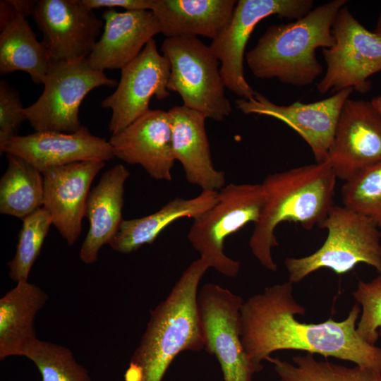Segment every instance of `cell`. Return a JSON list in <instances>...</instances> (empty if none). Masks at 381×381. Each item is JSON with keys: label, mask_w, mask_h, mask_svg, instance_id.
<instances>
[{"label": "cell", "mask_w": 381, "mask_h": 381, "mask_svg": "<svg viewBox=\"0 0 381 381\" xmlns=\"http://www.w3.org/2000/svg\"><path fill=\"white\" fill-rule=\"evenodd\" d=\"M104 30L87 56L95 69H121L133 60L149 40L161 33L159 23L152 11L107 9L102 15Z\"/></svg>", "instance_id": "19"}, {"label": "cell", "mask_w": 381, "mask_h": 381, "mask_svg": "<svg viewBox=\"0 0 381 381\" xmlns=\"http://www.w3.org/2000/svg\"><path fill=\"white\" fill-rule=\"evenodd\" d=\"M293 289L288 281L267 286L241 306V339L257 373L263 368L262 361L279 350L333 357L381 372V348L368 344L356 332L361 313L357 303L341 321L301 322L296 315H304L306 308L296 301Z\"/></svg>", "instance_id": "1"}, {"label": "cell", "mask_w": 381, "mask_h": 381, "mask_svg": "<svg viewBox=\"0 0 381 381\" xmlns=\"http://www.w3.org/2000/svg\"><path fill=\"white\" fill-rule=\"evenodd\" d=\"M319 226L327 231L320 248L309 255L285 260L288 282L297 284L322 268L346 274L359 263L381 274V231L373 220L344 206L334 205Z\"/></svg>", "instance_id": "5"}, {"label": "cell", "mask_w": 381, "mask_h": 381, "mask_svg": "<svg viewBox=\"0 0 381 381\" xmlns=\"http://www.w3.org/2000/svg\"><path fill=\"white\" fill-rule=\"evenodd\" d=\"M161 51L171 64L167 90L177 92L183 106L215 121L231 114L219 61L210 46L197 37H176L165 38Z\"/></svg>", "instance_id": "7"}, {"label": "cell", "mask_w": 381, "mask_h": 381, "mask_svg": "<svg viewBox=\"0 0 381 381\" xmlns=\"http://www.w3.org/2000/svg\"><path fill=\"white\" fill-rule=\"evenodd\" d=\"M332 31L335 43L322 49L327 71L318 90L325 95L351 87L366 93L371 88L368 78L381 71V35L365 28L346 6L337 13Z\"/></svg>", "instance_id": "9"}, {"label": "cell", "mask_w": 381, "mask_h": 381, "mask_svg": "<svg viewBox=\"0 0 381 381\" xmlns=\"http://www.w3.org/2000/svg\"><path fill=\"white\" fill-rule=\"evenodd\" d=\"M23 356L35 364L42 381H91L87 370L66 346L36 338Z\"/></svg>", "instance_id": "28"}, {"label": "cell", "mask_w": 381, "mask_h": 381, "mask_svg": "<svg viewBox=\"0 0 381 381\" xmlns=\"http://www.w3.org/2000/svg\"><path fill=\"white\" fill-rule=\"evenodd\" d=\"M266 360L273 365L279 381H381V372L375 369L320 361L310 353L294 356L292 363L271 356Z\"/></svg>", "instance_id": "27"}, {"label": "cell", "mask_w": 381, "mask_h": 381, "mask_svg": "<svg viewBox=\"0 0 381 381\" xmlns=\"http://www.w3.org/2000/svg\"><path fill=\"white\" fill-rule=\"evenodd\" d=\"M374 31L376 33L381 35V11L380 13V15H379V17H378V19H377V25H376V27H375V29Z\"/></svg>", "instance_id": "37"}, {"label": "cell", "mask_w": 381, "mask_h": 381, "mask_svg": "<svg viewBox=\"0 0 381 381\" xmlns=\"http://www.w3.org/2000/svg\"><path fill=\"white\" fill-rule=\"evenodd\" d=\"M23 109L18 92L6 81L1 80L0 145L19 135V128L27 120Z\"/></svg>", "instance_id": "32"}, {"label": "cell", "mask_w": 381, "mask_h": 381, "mask_svg": "<svg viewBox=\"0 0 381 381\" xmlns=\"http://www.w3.org/2000/svg\"><path fill=\"white\" fill-rule=\"evenodd\" d=\"M209 268L202 258L194 260L166 298L150 310L145 331L125 373L126 381H162L181 352L204 349L197 296Z\"/></svg>", "instance_id": "2"}, {"label": "cell", "mask_w": 381, "mask_h": 381, "mask_svg": "<svg viewBox=\"0 0 381 381\" xmlns=\"http://www.w3.org/2000/svg\"><path fill=\"white\" fill-rule=\"evenodd\" d=\"M341 193L344 207L368 217L381 229V162L344 181Z\"/></svg>", "instance_id": "30"}, {"label": "cell", "mask_w": 381, "mask_h": 381, "mask_svg": "<svg viewBox=\"0 0 381 381\" xmlns=\"http://www.w3.org/2000/svg\"><path fill=\"white\" fill-rule=\"evenodd\" d=\"M171 64L159 54L154 38L141 52L121 69V78L115 91L101 102L111 109L109 130L116 134L147 113L152 97L162 100L170 95L167 84Z\"/></svg>", "instance_id": "12"}, {"label": "cell", "mask_w": 381, "mask_h": 381, "mask_svg": "<svg viewBox=\"0 0 381 381\" xmlns=\"http://www.w3.org/2000/svg\"><path fill=\"white\" fill-rule=\"evenodd\" d=\"M263 203L262 183H230L218 191L211 208L194 219L187 237L210 268L228 277L238 275L241 262L225 254V240L248 224H255Z\"/></svg>", "instance_id": "6"}, {"label": "cell", "mask_w": 381, "mask_h": 381, "mask_svg": "<svg viewBox=\"0 0 381 381\" xmlns=\"http://www.w3.org/2000/svg\"><path fill=\"white\" fill-rule=\"evenodd\" d=\"M352 296L361 306L356 332L364 341L375 345L381 337V274L368 282L360 280Z\"/></svg>", "instance_id": "31"}, {"label": "cell", "mask_w": 381, "mask_h": 381, "mask_svg": "<svg viewBox=\"0 0 381 381\" xmlns=\"http://www.w3.org/2000/svg\"><path fill=\"white\" fill-rule=\"evenodd\" d=\"M0 74L28 73L35 84H43L53 61L39 42L25 16L17 13L0 28Z\"/></svg>", "instance_id": "25"}, {"label": "cell", "mask_w": 381, "mask_h": 381, "mask_svg": "<svg viewBox=\"0 0 381 381\" xmlns=\"http://www.w3.org/2000/svg\"><path fill=\"white\" fill-rule=\"evenodd\" d=\"M218 191L203 190L190 199L175 198L158 211L149 215L123 219L116 234L109 243L115 251L131 253L145 244L152 243L160 233L177 219H195L216 202Z\"/></svg>", "instance_id": "24"}, {"label": "cell", "mask_w": 381, "mask_h": 381, "mask_svg": "<svg viewBox=\"0 0 381 381\" xmlns=\"http://www.w3.org/2000/svg\"><path fill=\"white\" fill-rule=\"evenodd\" d=\"M236 0H154L152 11L166 38L215 39L229 24Z\"/></svg>", "instance_id": "22"}, {"label": "cell", "mask_w": 381, "mask_h": 381, "mask_svg": "<svg viewBox=\"0 0 381 381\" xmlns=\"http://www.w3.org/2000/svg\"><path fill=\"white\" fill-rule=\"evenodd\" d=\"M312 0H238L232 17L210 47L221 64L225 87L241 98L249 99L255 91L245 78V49L256 25L265 18L277 15L288 20L306 16Z\"/></svg>", "instance_id": "10"}, {"label": "cell", "mask_w": 381, "mask_h": 381, "mask_svg": "<svg viewBox=\"0 0 381 381\" xmlns=\"http://www.w3.org/2000/svg\"><path fill=\"white\" fill-rule=\"evenodd\" d=\"M353 90L349 87L318 102L287 106L276 104L255 91L252 98H240L236 105L245 114L265 115L285 123L308 143L316 163H323L328 160L341 109Z\"/></svg>", "instance_id": "13"}, {"label": "cell", "mask_w": 381, "mask_h": 381, "mask_svg": "<svg viewBox=\"0 0 381 381\" xmlns=\"http://www.w3.org/2000/svg\"><path fill=\"white\" fill-rule=\"evenodd\" d=\"M0 152L24 159L42 173L74 162H107L115 157L109 140L93 135L84 126L71 133L35 131L18 135L0 145Z\"/></svg>", "instance_id": "17"}, {"label": "cell", "mask_w": 381, "mask_h": 381, "mask_svg": "<svg viewBox=\"0 0 381 381\" xmlns=\"http://www.w3.org/2000/svg\"><path fill=\"white\" fill-rule=\"evenodd\" d=\"M40 97L24 108L35 131L71 133L81 126L79 108L87 95L100 86L115 87L118 82L93 68L87 58L53 61Z\"/></svg>", "instance_id": "8"}, {"label": "cell", "mask_w": 381, "mask_h": 381, "mask_svg": "<svg viewBox=\"0 0 381 381\" xmlns=\"http://www.w3.org/2000/svg\"><path fill=\"white\" fill-rule=\"evenodd\" d=\"M346 0H334L288 23L270 25L246 54L247 64L258 78H277L294 86L313 83L322 73L315 51L335 43L332 25Z\"/></svg>", "instance_id": "4"}, {"label": "cell", "mask_w": 381, "mask_h": 381, "mask_svg": "<svg viewBox=\"0 0 381 381\" xmlns=\"http://www.w3.org/2000/svg\"><path fill=\"white\" fill-rule=\"evenodd\" d=\"M244 301L229 289L204 284L197 296L204 349L219 361L224 381H252L256 370L241 339V308Z\"/></svg>", "instance_id": "11"}, {"label": "cell", "mask_w": 381, "mask_h": 381, "mask_svg": "<svg viewBox=\"0 0 381 381\" xmlns=\"http://www.w3.org/2000/svg\"><path fill=\"white\" fill-rule=\"evenodd\" d=\"M32 16L53 61L87 57L103 27L102 20L78 0L37 1Z\"/></svg>", "instance_id": "14"}, {"label": "cell", "mask_w": 381, "mask_h": 381, "mask_svg": "<svg viewBox=\"0 0 381 381\" xmlns=\"http://www.w3.org/2000/svg\"><path fill=\"white\" fill-rule=\"evenodd\" d=\"M22 221L16 253L12 260L8 262L9 277L16 283L28 280L52 225V217L43 207Z\"/></svg>", "instance_id": "29"}, {"label": "cell", "mask_w": 381, "mask_h": 381, "mask_svg": "<svg viewBox=\"0 0 381 381\" xmlns=\"http://www.w3.org/2000/svg\"><path fill=\"white\" fill-rule=\"evenodd\" d=\"M48 300L37 285L22 280L0 298V360L23 356L37 338L34 328L37 312Z\"/></svg>", "instance_id": "23"}, {"label": "cell", "mask_w": 381, "mask_h": 381, "mask_svg": "<svg viewBox=\"0 0 381 381\" xmlns=\"http://www.w3.org/2000/svg\"><path fill=\"white\" fill-rule=\"evenodd\" d=\"M115 157L140 165L155 180L171 181L175 159L169 111L150 109L109 140Z\"/></svg>", "instance_id": "18"}, {"label": "cell", "mask_w": 381, "mask_h": 381, "mask_svg": "<svg viewBox=\"0 0 381 381\" xmlns=\"http://www.w3.org/2000/svg\"><path fill=\"white\" fill-rule=\"evenodd\" d=\"M337 176L328 162L268 174L262 183L264 203L249 240L252 254L267 270L277 265L272 250L277 226L294 222L307 230L320 224L334 205Z\"/></svg>", "instance_id": "3"}, {"label": "cell", "mask_w": 381, "mask_h": 381, "mask_svg": "<svg viewBox=\"0 0 381 381\" xmlns=\"http://www.w3.org/2000/svg\"><path fill=\"white\" fill-rule=\"evenodd\" d=\"M6 155L8 167L0 179V213L23 219L43 206V175L24 159Z\"/></svg>", "instance_id": "26"}, {"label": "cell", "mask_w": 381, "mask_h": 381, "mask_svg": "<svg viewBox=\"0 0 381 381\" xmlns=\"http://www.w3.org/2000/svg\"><path fill=\"white\" fill-rule=\"evenodd\" d=\"M327 162L344 181L381 162V114L371 102H345Z\"/></svg>", "instance_id": "15"}, {"label": "cell", "mask_w": 381, "mask_h": 381, "mask_svg": "<svg viewBox=\"0 0 381 381\" xmlns=\"http://www.w3.org/2000/svg\"><path fill=\"white\" fill-rule=\"evenodd\" d=\"M18 13L10 1H0V28L6 25Z\"/></svg>", "instance_id": "34"}, {"label": "cell", "mask_w": 381, "mask_h": 381, "mask_svg": "<svg viewBox=\"0 0 381 381\" xmlns=\"http://www.w3.org/2000/svg\"><path fill=\"white\" fill-rule=\"evenodd\" d=\"M105 162L90 160L49 168L44 178L43 207L68 246L79 238L91 184Z\"/></svg>", "instance_id": "16"}, {"label": "cell", "mask_w": 381, "mask_h": 381, "mask_svg": "<svg viewBox=\"0 0 381 381\" xmlns=\"http://www.w3.org/2000/svg\"><path fill=\"white\" fill-rule=\"evenodd\" d=\"M169 112L173 155L181 164L186 180L202 190L219 191L226 186V176L213 164L205 126L206 118L183 105L174 106Z\"/></svg>", "instance_id": "20"}, {"label": "cell", "mask_w": 381, "mask_h": 381, "mask_svg": "<svg viewBox=\"0 0 381 381\" xmlns=\"http://www.w3.org/2000/svg\"><path fill=\"white\" fill-rule=\"evenodd\" d=\"M18 13L25 17L32 16L37 1L9 0Z\"/></svg>", "instance_id": "35"}, {"label": "cell", "mask_w": 381, "mask_h": 381, "mask_svg": "<svg viewBox=\"0 0 381 381\" xmlns=\"http://www.w3.org/2000/svg\"><path fill=\"white\" fill-rule=\"evenodd\" d=\"M370 102L376 109L381 114V96L373 98Z\"/></svg>", "instance_id": "36"}, {"label": "cell", "mask_w": 381, "mask_h": 381, "mask_svg": "<svg viewBox=\"0 0 381 381\" xmlns=\"http://www.w3.org/2000/svg\"><path fill=\"white\" fill-rule=\"evenodd\" d=\"M129 176V171L118 164L106 171L90 190L85 207L89 229L79 253L85 264L95 262L102 247L109 244L119 231L123 220L124 186Z\"/></svg>", "instance_id": "21"}, {"label": "cell", "mask_w": 381, "mask_h": 381, "mask_svg": "<svg viewBox=\"0 0 381 381\" xmlns=\"http://www.w3.org/2000/svg\"><path fill=\"white\" fill-rule=\"evenodd\" d=\"M85 8L93 9L106 8H124L126 11H152L154 0H78Z\"/></svg>", "instance_id": "33"}]
</instances>
